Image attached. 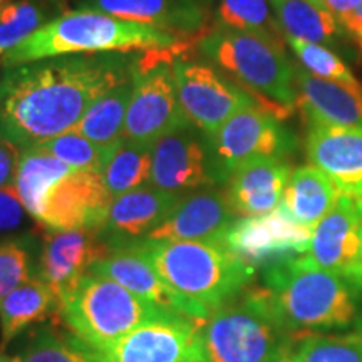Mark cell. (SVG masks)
<instances>
[{"mask_svg":"<svg viewBox=\"0 0 362 362\" xmlns=\"http://www.w3.org/2000/svg\"><path fill=\"white\" fill-rule=\"evenodd\" d=\"M131 64L126 52H101L4 67L0 134L27 149L74 129L90 104L131 78Z\"/></svg>","mask_w":362,"mask_h":362,"instance_id":"6da1fadb","label":"cell"},{"mask_svg":"<svg viewBox=\"0 0 362 362\" xmlns=\"http://www.w3.org/2000/svg\"><path fill=\"white\" fill-rule=\"evenodd\" d=\"M181 42L198 40L181 39L178 35L141 22L124 21L90 8H78L49 21L25 42L17 45L0 59V64L4 69L72 54L170 49Z\"/></svg>","mask_w":362,"mask_h":362,"instance_id":"7a4b0ae2","label":"cell"},{"mask_svg":"<svg viewBox=\"0 0 362 362\" xmlns=\"http://www.w3.org/2000/svg\"><path fill=\"white\" fill-rule=\"evenodd\" d=\"M262 280L280 320L296 336L347 329L357 319L359 288L305 255L265 267Z\"/></svg>","mask_w":362,"mask_h":362,"instance_id":"3957f363","label":"cell"},{"mask_svg":"<svg viewBox=\"0 0 362 362\" xmlns=\"http://www.w3.org/2000/svg\"><path fill=\"white\" fill-rule=\"evenodd\" d=\"M136 247L173 291L210 315L250 287L255 275L253 267L220 242L143 240Z\"/></svg>","mask_w":362,"mask_h":362,"instance_id":"277c9868","label":"cell"},{"mask_svg":"<svg viewBox=\"0 0 362 362\" xmlns=\"http://www.w3.org/2000/svg\"><path fill=\"white\" fill-rule=\"evenodd\" d=\"M198 52L250 90L260 106L287 119L297 110L296 71L285 47L259 35L214 25L197 44Z\"/></svg>","mask_w":362,"mask_h":362,"instance_id":"5b68a950","label":"cell"},{"mask_svg":"<svg viewBox=\"0 0 362 362\" xmlns=\"http://www.w3.org/2000/svg\"><path fill=\"white\" fill-rule=\"evenodd\" d=\"M208 362H277L291 356L296 334L285 327L264 287L245 291L202 324Z\"/></svg>","mask_w":362,"mask_h":362,"instance_id":"8992f818","label":"cell"},{"mask_svg":"<svg viewBox=\"0 0 362 362\" xmlns=\"http://www.w3.org/2000/svg\"><path fill=\"white\" fill-rule=\"evenodd\" d=\"M175 314L149 304L115 280L89 272L59 302L57 317L71 336L86 346L111 342L153 322Z\"/></svg>","mask_w":362,"mask_h":362,"instance_id":"52a82bcc","label":"cell"},{"mask_svg":"<svg viewBox=\"0 0 362 362\" xmlns=\"http://www.w3.org/2000/svg\"><path fill=\"white\" fill-rule=\"evenodd\" d=\"M198 42H181L170 49H149L133 59V96L124 123V138L155 144L161 136L188 123L176 93L173 62Z\"/></svg>","mask_w":362,"mask_h":362,"instance_id":"ba28073f","label":"cell"},{"mask_svg":"<svg viewBox=\"0 0 362 362\" xmlns=\"http://www.w3.org/2000/svg\"><path fill=\"white\" fill-rule=\"evenodd\" d=\"M197 320L170 315L99 346L72 341L93 362H208Z\"/></svg>","mask_w":362,"mask_h":362,"instance_id":"9c48e42d","label":"cell"},{"mask_svg":"<svg viewBox=\"0 0 362 362\" xmlns=\"http://www.w3.org/2000/svg\"><path fill=\"white\" fill-rule=\"evenodd\" d=\"M216 185H226L238 166L260 158H287L296 149V138L264 107L250 106L235 112L208 136Z\"/></svg>","mask_w":362,"mask_h":362,"instance_id":"30bf717a","label":"cell"},{"mask_svg":"<svg viewBox=\"0 0 362 362\" xmlns=\"http://www.w3.org/2000/svg\"><path fill=\"white\" fill-rule=\"evenodd\" d=\"M192 51L175 57V83L181 110L189 123L202 133L211 136L235 112L260 106L250 90L235 79L226 78L218 67L189 59Z\"/></svg>","mask_w":362,"mask_h":362,"instance_id":"8fae6325","label":"cell"},{"mask_svg":"<svg viewBox=\"0 0 362 362\" xmlns=\"http://www.w3.org/2000/svg\"><path fill=\"white\" fill-rule=\"evenodd\" d=\"M111 200L98 171L66 165L47 181L27 211L45 232L99 228Z\"/></svg>","mask_w":362,"mask_h":362,"instance_id":"7c38bea8","label":"cell"},{"mask_svg":"<svg viewBox=\"0 0 362 362\" xmlns=\"http://www.w3.org/2000/svg\"><path fill=\"white\" fill-rule=\"evenodd\" d=\"M310 238L312 228L298 223L280 203L267 215L235 220L223 243L245 264L264 270L279 262L305 255Z\"/></svg>","mask_w":362,"mask_h":362,"instance_id":"4fadbf2b","label":"cell"},{"mask_svg":"<svg viewBox=\"0 0 362 362\" xmlns=\"http://www.w3.org/2000/svg\"><path fill=\"white\" fill-rule=\"evenodd\" d=\"M149 185L183 194L198 188L218 187L208 136L189 121L161 136L151 149Z\"/></svg>","mask_w":362,"mask_h":362,"instance_id":"5bb4252c","label":"cell"},{"mask_svg":"<svg viewBox=\"0 0 362 362\" xmlns=\"http://www.w3.org/2000/svg\"><path fill=\"white\" fill-rule=\"evenodd\" d=\"M305 259L362 288V214L357 200L342 194L312 228Z\"/></svg>","mask_w":362,"mask_h":362,"instance_id":"9a60e30c","label":"cell"},{"mask_svg":"<svg viewBox=\"0 0 362 362\" xmlns=\"http://www.w3.org/2000/svg\"><path fill=\"white\" fill-rule=\"evenodd\" d=\"M183 197L151 185L119 194L111 200L106 218L98 228L99 237L110 250L136 245L173 214Z\"/></svg>","mask_w":362,"mask_h":362,"instance_id":"2e32d148","label":"cell"},{"mask_svg":"<svg viewBox=\"0 0 362 362\" xmlns=\"http://www.w3.org/2000/svg\"><path fill=\"white\" fill-rule=\"evenodd\" d=\"M93 274L104 275L128 288L149 304L160 307L170 314L185 319L205 322L210 314L187 297L180 296L163 280L158 270L151 265L148 257L136 245L110 250L90 269Z\"/></svg>","mask_w":362,"mask_h":362,"instance_id":"e0dca14e","label":"cell"},{"mask_svg":"<svg viewBox=\"0 0 362 362\" xmlns=\"http://www.w3.org/2000/svg\"><path fill=\"white\" fill-rule=\"evenodd\" d=\"M110 248L98 228L45 232L40 245L37 277L44 280L61 302L89 274Z\"/></svg>","mask_w":362,"mask_h":362,"instance_id":"ac0fdd59","label":"cell"},{"mask_svg":"<svg viewBox=\"0 0 362 362\" xmlns=\"http://www.w3.org/2000/svg\"><path fill=\"white\" fill-rule=\"evenodd\" d=\"M81 8L141 22L188 40H200L214 27L206 0H81Z\"/></svg>","mask_w":362,"mask_h":362,"instance_id":"d6986e66","label":"cell"},{"mask_svg":"<svg viewBox=\"0 0 362 362\" xmlns=\"http://www.w3.org/2000/svg\"><path fill=\"white\" fill-rule=\"evenodd\" d=\"M238 216L218 187H205L185 193L180 205L146 240H192L220 242Z\"/></svg>","mask_w":362,"mask_h":362,"instance_id":"ffe728a7","label":"cell"},{"mask_svg":"<svg viewBox=\"0 0 362 362\" xmlns=\"http://www.w3.org/2000/svg\"><path fill=\"white\" fill-rule=\"evenodd\" d=\"M305 149L310 165L324 171L342 194L362 200V128L312 124Z\"/></svg>","mask_w":362,"mask_h":362,"instance_id":"44dd1931","label":"cell"},{"mask_svg":"<svg viewBox=\"0 0 362 362\" xmlns=\"http://www.w3.org/2000/svg\"><path fill=\"white\" fill-rule=\"evenodd\" d=\"M292 171L287 158H260L238 166L225 189L235 215L247 218L274 211L282 203Z\"/></svg>","mask_w":362,"mask_h":362,"instance_id":"7402d4cb","label":"cell"},{"mask_svg":"<svg viewBox=\"0 0 362 362\" xmlns=\"http://www.w3.org/2000/svg\"><path fill=\"white\" fill-rule=\"evenodd\" d=\"M296 71L297 104L307 124L362 128V86L320 79L302 66Z\"/></svg>","mask_w":362,"mask_h":362,"instance_id":"603a6c76","label":"cell"},{"mask_svg":"<svg viewBox=\"0 0 362 362\" xmlns=\"http://www.w3.org/2000/svg\"><path fill=\"white\" fill-rule=\"evenodd\" d=\"M342 192L324 171L314 165L292 171L284 192L282 205L298 223L314 228L337 205Z\"/></svg>","mask_w":362,"mask_h":362,"instance_id":"cb8c5ba5","label":"cell"},{"mask_svg":"<svg viewBox=\"0 0 362 362\" xmlns=\"http://www.w3.org/2000/svg\"><path fill=\"white\" fill-rule=\"evenodd\" d=\"M59 300L52 288L35 275L0 302V351L30 325L57 314Z\"/></svg>","mask_w":362,"mask_h":362,"instance_id":"d4e9b609","label":"cell"},{"mask_svg":"<svg viewBox=\"0 0 362 362\" xmlns=\"http://www.w3.org/2000/svg\"><path fill=\"white\" fill-rule=\"evenodd\" d=\"M270 4L285 37L327 45L346 35L336 17L314 0H270Z\"/></svg>","mask_w":362,"mask_h":362,"instance_id":"484cf974","label":"cell"},{"mask_svg":"<svg viewBox=\"0 0 362 362\" xmlns=\"http://www.w3.org/2000/svg\"><path fill=\"white\" fill-rule=\"evenodd\" d=\"M131 96H133V78H128L112 86L90 104L74 129L99 146H112L123 138Z\"/></svg>","mask_w":362,"mask_h":362,"instance_id":"4316f807","label":"cell"},{"mask_svg":"<svg viewBox=\"0 0 362 362\" xmlns=\"http://www.w3.org/2000/svg\"><path fill=\"white\" fill-rule=\"evenodd\" d=\"M151 149V144L131 141L124 136L112 146L99 173L112 198L149 185Z\"/></svg>","mask_w":362,"mask_h":362,"instance_id":"83f0119b","label":"cell"},{"mask_svg":"<svg viewBox=\"0 0 362 362\" xmlns=\"http://www.w3.org/2000/svg\"><path fill=\"white\" fill-rule=\"evenodd\" d=\"M215 25L259 35L284 47L287 44L270 0H214Z\"/></svg>","mask_w":362,"mask_h":362,"instance_id":"f1b7e54d","label":"cell"},{"mask_svg":"<svg viewBox=\"0 0 362 362\" xmlns=\"http://www.w3.org/2000/svg\"><path fill=\"white\" fill-rule=\"evenodd\" d=\"M57 0H11L0 7V59L52 21Z\"/></svg>","mask_w":362,"mask_h":362,"instance_id":"f546056e","label":"cell"},{"mask_svg":"<svg viewBox=\"0 0 362 362\" xmlns=\"http://www.w3.org/2000/svg\"><path fill=\"white\" fill-rule=\"evenodd\" d=\"M39 253L34 233L0 238V302L37 275Z\"/></svg>","mask_w":362,"mask_h":362,"instance_id":"4dcf8cb0","label":"cell"},{"mask_svg":"<svg viewBox=\"0 0 362 362\" xmlns=\"http://www.w3.org/2000/svg\"><path fill=\"white\" fill-rule=\"evenodd\" d=\"M112 146H99V144L93 143L90 139L84 138L76 129H71L67 133L54 136V138L33 148H39L40 151L47 153V155L54 156L56 160L62 161L64 165L74 170L98 171V173H101Z\"/></svg>","mask_w":362,"mask_h":362,"instance_id":"1f68e13d","label":"cell"},{"mask_svg":"<svg viewBox=\"0 0 362 362\" xmlns=\"http://www.w3.org/2000/svg\"><path fill=\"white\" fill-rule=\"evenodd\" d=\"M292 356L297 362H362V332L307 334L296 342Z\"/></svg>","mask_w":362,"mask_h":362,"instance_id":"d6a6232c","label":"cell"},{"mask_svg":"<svg viewBox=\"0 0 362 362\" xmlns=\"http://www.w3.org/2000/svg\"><path fill=\"white\" fill-rule=\"evenodd\" d=\"M288 47L296 54L302 67L309 71L310 74L317 76L320 79L327 81H339V83L349 86H361L356 76L352 74L349 66L337 56L336 52L330 51L322 44L307 42V40L285 37Z\"/></svg>","mask_w":362,"mask_h":362,"instance_id":"836d02e7","label":"cell"},{"mask_svg":"<svg viewBox=\"0 0 362 362\" xmlns=\"http://www.w3.org/2000/svg\"><path fill=\"white\" fill-rule=\"evenodd\" d=\"M21 362H93L76 346L71 336H62L52 325H42L30 336Z\"/></svg>","mask_w":362,"mask_h":362,"instance_id":"e575fe53","label":"cell"},{"mask_svg":"<svg viewBox=\"0 0 362 362\" xmlns=\"http://www.w3.org/2000/svg\"><path fill=\"white\" fill-rule=\"evenodd\" d=\"M16 187L0 188V233H11L19 230L29 218Z\"/></svg>","mask_w":362,"mask_h":362,"instance_id":"d590c367","label":"cell"},{"mask_svg":"<svg viewBox=\"0 0 362 362\" xmlns=\"http://www.w3.org/2000/svg\"><path fill=\"white\" fill-rule=\"evenodd\" d=\"M19 160L21 148H17L16 144L0 134V188L12 187L16 183Z\"/></svg>","mask_w":362,"mask_h":362,"instance_id":"8d00e7d4","label":"cell"},{"mask_svg":"<svg viewBox=\"0 0 362 362\" xmlns=\"http://www.w3.org/2000/svg\"><path fill=\"white\" fill-rule=\"evenodd\" d=\"M341 27L344 34L351 39V42H354L359 47V51H362V0L357 4L354 11L341 22Z\"/></svg>","mask_w":362,"mask_h":362,"instance_id":"74e56055","label":"cell"},{"mask_svg":"<svg viewBox=\"0 0 362 362\" xmlns=\"http://www.w3.org/2000/svg\"><path fill=\"white\" fill-rule=\"evenodd\" d=\"M0 362H21V356L6 354V351H0Z\"/></svg>","mask_w":362,"mask_h":362,"instance_id":"f35d334b","label":"cell"},{"mask_svg":"<svg viewBox=\"0 0 362 362\" xmlns=\"http://www.w3.org/2000/svg\"><path fill=\"white\" fill-rule=\"evenodd\" d=\"M277 362H297V361H296V359H293V356L291 354V356L284 357V359H280V361H277Z\"/></svg>","mask_w":362,"mask_h":362,"instance_id":"ab89813d","label":"cell"},{"mask_svg":"<svg viewBox=\"0 0 362 362\" xmlns=\"http://www.w3.org/2000/svg\"><path fill=\"white\" fill-rule=\"evenodd\" d=\"M7 2H11V0H0V7H4V6H6Z\"/></svg>","mask_w":362,"mask_h":362,"instance_id":"60d3db41","label":"cell"},{"mask_svg":"<svg viewBox=\"0 0 362 362\" xmlns=\"http://www.w3.org/2000/svg\"><path fill=\"white\" fill-rule=\"evenodd\" d=\"M357 203H359V208H361V214H362V200H357Z\"/></svg>","mask_w":362,"mask_h":362,"instance_id":"b9f144b4","label":"cell"}]
</instances>
